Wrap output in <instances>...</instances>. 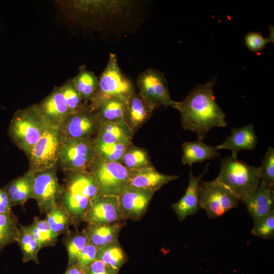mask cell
<instances>
[{"mask_svg":"<svg viewBox=\"0 0 274 274\" xmlns=\"http://www.w3.org/2000/svg\"><path fill=\"white\" fill-rule=\"evenodd\" d=\"M214 83L213 80L193 88L178 108L183 128L195 133L201 141L212 128L227 126L225 114L215 100Z\"/></svg>","mask_w":274,"mask_h":274,"instance_id":"6da1fadb","label":"cell"},{"mask_svg":"<svg viewBox=\"0 0 274 274\" xmlns=\"http://www.w3.org/2000/svg\"><path fill=\"white\" fill-rule=\"evenodd\" d=\"M138 2L126 0L63 1L64 7L76 22L105 30L129 22L137 12Z\"/></svg>","mask_w":274,"mask_h":274,"instance_id":"7a4b0ae2","label":"cell"},{"mask_svg":"<svg viewBox=\"0 0 274 274\" xmlns=\"http://www.w3.org/2000/svg\"><path fill=\"white\" fill-rule=\"evenodd\" d=\"M58 205L66 212L77 228L84 222L93 199L99 194L97 185L87 170L65 172Z\"/></svg>","mask_w":274,"mask_h":274,"instance_id":"3957f363","label":"cell"},{"mask_svg":"<svg viewBox=\"0 0 274 274\" xmlns=\"http://www.w3.org/2000/svg\"><path fill=\"white\" fill-rule=\"evenodd\" d=\"M48 125L36 104H33L15 112L9 124L8 135L28 157Z\"/></svg>","mask_w":274,"mask_h":274,"instance_id":"277c9868","label":"cell"},{"mask_svg":"<svg viewBox=\"0 0 274 274\" xmlns=\"http://www.w3.org/2000/svg\"><path fill=\"white\" fill-rule=\"evenodd\" d=\"M217 181L241 199L260 183L258 167L232 156L221 159Z\"/></svg>","mask_w":274,"mask_h":274,"instance_id":"5b68a950","label":"cell"},{"mask_svg":"<svg viewBox=\"0 0 274 274\" xmlns=\"http://www.w3.org/2000/svg\"><path fill=\"white\" fill-rule=\"evenodd\" d=\"M88 171L100 194L118 196L128 186L129 169L121 163L108 161L97 155Z\"/></svg>","mask_w":274,"mask_h":274,"instance_id":"8992f818","label":"cell"},{"mask_svg":"<svg viewBox=\"0 0 274 274\" xmlns=\"http://www.w3.org/2000/svg\"><path fill=\"white\" fill-rule=\"evenodd\" d=\"M199 206L210 219L220 217L238 205L240 199L216 179L201 180L199 187Z\"/></svg>","mask_w":274,"mask_h":274,"instance_id":"52a82bcc","label":"cell"},{"mask_svg":"<svg viewBox=\"0 0 274 274\" xmlns=\"http://www.w3.org/2000/svg\"><path fill=\"white\" fill-rule=\"evenodd\" d=\"M94 138L62 139L57 164L64 172L87 170L97 156Z\"/></svg>","mask_w":274,"mask_h":274,"instance_id":"ba28073f","label":"cell"},{"mask_svg":"<svg viewBox=\"0 0 274 274\" xmlns=\"http://www.w3.org/2000/svg\"><path fill=\"white\" fill-rule=\"evenodd\" d=\"M139 94L153 109L168 106L178 110L179 102L170 98L166 80L159 70L149 68L137 77Z\"/></svg>","mask_w":274,"mask_h":274,"instance_id":"9c48e42d","label":"cell"},{"mask_svg":"<svg viewBox=\"0 0 274 274\" xmlns=\"http://www.w3.org/2000/svg\"><path fill=\"white\" fill-rule=\"evenodd\" d=\"M61 142L58 128L48 125L27 157L28 170L36 173L56 166Z\"/></svg>","mask_w":274,"mask_h":274,"instance_id":"30bf717a","label":"cell"},{"mask_svg":"<svg viewBox=\"0 0 274 274\" xmlns=\"http://www.w3.org/2000/svg\"><path fill=\"white\" fill-rule=\"evenodd\" d=\"M98 81V88L92 100L112 97L127 99L135 90L131 82L122 74L117 55L114 53L110 54L107 64Z\"/></svg>","mask_w":274,"mask_h":274,"instance_id":"8fae6325","label":"cell"},{"mask_svg":"<svg viewBox=\"0 0 274 274\" xmlns=\"http://www.w3.org/2000/svg\"><path fill=\"white\" fill-rule=\"evenodd\" d=\"M102 123L100 117L90 108L88 104L70 114L58 129L62 139L94 138Z\"/></svg>","mask_w":274,"mask_h":274,"instance_id":"7c38bea8","label":"cell"},{"mask_svg":"<svg viewBox=\"0 0 274 274\" xmlns=\"http://www.w3.org/2000/svg\"><path fill=\"white\" fill-rule=\"evenodd\" d=\"M57 166L35 173L33 198L42 214H46L58 206L61 185L57 175Z\"/></svg>","mask_w":274,"mask_h":274,"instance_id":"4fadbf2b","label":"cell"},{"mask_svg":"<svg viewBox=\"0 0 274 274\" xmlns=\"http://www.w3.org/2000/svg\"><path fill=\"white\" fill-rule=\"evenodd\" d=\"M153 191L128 186L118 196L123 220H139L146 212L154 194Z\"/></svg>","mask_w":274,"mask_h":274,"instance_id":"5bb4252c","label":"cell"},{"mask_svg":"<svg viewBox=\"0 0 274 274\" xmlns=\"http://www.w3.org/2000/svg\"><path fill=\"white\" fill-rule=\"evenodd\" d=\"M118 196L98 194L92 200L84 222L87 224H110L122 221Z\"/></svg>","mask_w":274,"mask_h":274,"instance_id":"9a60e30c","label":"cell"},{"mask_svg":"<svg viewBox=\"0 0 274 274\" xmlns=\"http://www.w3.org/2000/svg\"><path fill=\"white\" fill-rule=\"evenodd\" d=\"M36 105L47 123L57 128L70 115L60 86L55 87L49 95Z\"/></svg>","mask_w":274,"mask_h":274,"instance_id":"2e32d148","label":"cell"},{"mask_svg":"<svg viewBox=\"0 0 274 274\" xmlns=\"http://www.w3.org/2000/svg\"><path fill=\"white\" fill-rule=\"evenodd\" d=\"M241 201L245 205L253 220L258 219L274 209L273 188L268 187L260 182Z\"/></svg>","mask_w":274,"mask_h":274,"instance_id":"e0dca14e","label":"cell"},{"mask_svg":"<svg viewBox=\"0 0 274 274\" xmlns=\"http://www.w3.org/2000/svg\"><path fill=\"white\" fill-rule=\"evenodd\" d=\"M128 186L155 192L163 186L177 180L178 176L168 175L157 171L153 166L129 170Z\"/></svg>","mask_w":274,"mask_h":274,"instance_id":"ac0fdd59","label":"cell"},{"mask_svg":"<svg viewBox=\"0 0 274 274\" xmlns=\"http://www.w3.org/2000/svg\"><path fill=\"white\" fill-rule=\"evenodd\" d=\"M209 164L204 172L198 176H194L190 170L189 184L185 193L178 201L172 205V208L179 221H183L188 216L194 215L200 209L198 198L199 183L208 170Z\"/></svg>","mask_w":274,"mask_h":274,"instance_id":"d6986e66","label":"cell"},{"mask_svg":"<svg viewBox=\"0 0 274 274\" xmlns=\"http://www.w3.org/2000/svg\"><path fill=\"white\" fill-rule=\"evenodd\" d=\"M230 135L217 146V149H228L231 155L237 157V153L242 150H253L257 144L258 138L254 126L247 124L240 128H232Z\"/></svg>","mask_w":274,"mask_h":274,"instance_id":"ffe728a7","label":"cell"},{"mask_svg":"<svg viewBox=\"0 0 274 274\" xmlns=\"http://www.w3.org/2000/svg\"><path fill=\"white\" fill-rule=\"evenodd\" d=\"M154 110L134 90L126 101L124 121L134 133L152 116Z\"/></svg>","mask_w":274,"mask_h":274,"instance_id":"44dd1931","label":"cell"},{"mask_svg":"<svg viewBox=\"0 0 274 274\" xmlns=\"http://www.w3.org/2000/svg\"><path fill=\"white\" fill-rule=\"evenodd\" d=\"M125 223L122 221L110 224H87L83 229L88 243L98 249L118 241Z\"/></svg>","mask_w":274,"mask_h":274,"instance_id":"7402d4cb","label":"cell"},{"mask_svg":"<svg viewBox=\"0 0 274 274\" xmlns=\"http://www.w3.org/2000/svg\"><path fill=\"white\" fill-rule=\"evenodd\" d=\"M127 100L119 97H107L92 100L89 106L102 122H119L124 121Z\"/></svg>","mask_w":274,"mask_h":274,"instance_id":"603a6c76","label":"cell"},{"mask_svg":"<svg viewBox=\"0 0 274 274\" xmlns=\"http://www.w3.org/2000/svg\"><path fill=\"white\" fill-rule=\"evenodd\" d=\"M34 176V172L28 170L23 175L12 180L4 187L12 207L23 206L28 199L33 198Z\"/></svg>","mask_w":274,"mask_h":274,"instance_id":"cb8c5ba5","label":"cell"},{"mask_svg":"<svg viewBox=\"0 0 274 274\" xmlns=\"http://www.w3.org/2000/svg\"><path fill=\"white\" fill-rule=\"evenodd\" d=\"M134 132L124 121L103 122L93 139L94 143L132 142Z\"/></svg>","mask_w":274,"mask_h":274,"instance_id":"d4e9b609","label":"cell"},{"mask_svg":"<svg viewBox=\"0 0 274 274\" xmlns=\"http://www.w3.org/2000/svg\"><path fill=\"white\" fill-rule=\"evenodd\" d=\"M182 162L191 166L194 163L212 160L219 155L217 146H211L203 141L185 142L182 145Z\"/></svg>","mask_w":274,"mask_h":274,"instance_id":"484cf974","label":"cell"},{"mask_svg":"<svg viewBox=\"0 0 274 274\" xmlns=\"http://www.w3.org/2000/svg\"><path fill=\"white\" fill-rule=\"evenodd\" d=\"M72 79L82 101L85 104H89L97 89L98 78L85 65H82L79 67L77 75Z\"/></svg>","mask_w":274,"mask_h":274,"instance_id":"4316f807","label":"cell"},{"mask_svg":"<svg viewBox=\"0 0 274 274\" xmlns=\"http://www.w3.org/2000/svg\"><path fill=\"white\" fill-rule=\"evenodd\" d=\"M20 226L13 212L0 213V253L7 246L17 243L20 233Z\"/></svg>","mask_w":274,"mask_h":274,"instance_id":"83f0119b","label":"cell"},{"mask_svg":"<svg viewBox=\"0 0 274 274\" xmlns=\"http://www.w3.org/2000/svg\"><path fill=\"white\" fill-rule=\"evenodd\" d=\"M96 259L119 270L127 260V256L118 241L98 249Z\"/></svg>","mask_w":274,"mask_h":274,"instance_id":"f1b7e54d","label":"cell"},{"mask_svg":"<svg viewBox=\"0 0 274 274\" xmlns=\"http://www.w3.org/2000/svg\"><path fill=\"white\" fill-rule=\"evenodd\" d=\"M26 227L41 248L55 245L58 235L52 231L45 219L35 217L32 223Z\"/></svg>","mask_w":274,"mask_h":274,"instance_id":"f546056e","label":"cell"},{"mask_svg":"<svg viewBox=\"0 0 274 274\" xmlns=\"http://www.w3.org/2000/svg\"><path fill=\"white\" fill-rule=\"evenodd\" d=\"M17 243L21 249L23 262L32 261L39 264L38 254L41 248L26 226L20 225V233Z\"/></svg>","mask_w":274,"mask_h":274,"instance_id":"4dcf8cb0","label":"cell"},{"mask_svg":"<svg viewBox=\"0 0 274 274\" xmlns=\"http://www.w3.org/2000/svg\"><path fill=\"white\" fill-rule=\"evenodd\" d=\"M93 144L98 156L108 161L121 163L123 156L132 145V142Z\"/></svg>","mask_w":274,"mask_h":274,"instance_id":"1f68e13d","label":"cell"},{"mask_svg":"<svg viewBox=\"0 0 274 274\" xmlns=\"http://www.w3.org/2000/svg\"><path fill=\"white\" fill-rule=\"evenodd\" d=\"M87 243L86 236L83 230L81 232L70 231L65 234L64 244L68 254V267L77 263L79 255Z\"/></svg>","mask_w":274,"mask_h":274,"instance_id":"d6a6232c","label":"cell"},{"mask_svg":"<svg viewBox=\"0 0 274 274\" xmlns=\"http://www.w3.org/2000/svg\"><path fill=\"white\" fill-rule=\"evenodd\" d=\"M47 222L52 231L59 235L68 233L69 227L73 225L71 219L65 211L58 205L46 214Z\"/></svg>","mask_w":274,"mask_h":274,"instance_id":"836d02e7","label":"cell"},{"mask_svg":"<svg viewBox=\"0 0 274 274\" xmlns=\"http://www.w3.org/2000/svg\"><path fill=\"white\" fill-rule=\"evenodd\" d=\"M122 164L128 169H138L153 165L147 152L133 144L123 156Z\"/></svg>","mask_w":274,"mask_h":274,"instance_id":"e575fe53","label":"cell"},{"mask_svg":"<svg viewBox=\"0 0 274 274\" xmlns=\"http://www.w3.org/2000/svg\"><path fill=\"white\" fill-rule=\"evenodd\" d=\"M60 88L65 99L69 114L75 113L88 105L84 104L82 101L75 87L72 78L67 80L60 86Z\"/></svg>","mask_w":274,"mask_h":274,"instance_id":"d590c367","label":"cell"},{"mask_svg":"<svg viewBox=\"0 0 274 274\" xmlns=\"http://www.w3.org/2000/svg\"><path fill=\"white\" fill-rule=\"evenodd\" d=\"M251 233L255 236L264 239L273 238L274 209L266 216L254 220Z\"/></svg>","mask_w":274,"mask_h":274,"instance_id":"8d00e7d4","label":"cell"},{"mask_svg":"<svg viewBox=\"0 0 274 274\" xmlns=\"http://www.w3.org/2000/svg\"><path fill=\"white\" fill-rule=\"evenodd\" d=\"M260 182L270 188L274 187V149L269 147L261 165L258 167Z\"/></svg>","mask_w":274,"mask_h":274,"instance_id":"74e56055","label":"cell"},{"mask_svg":"<svg viewBox=\"0 0 274 274\" xmlns=\"http://www.w3.org/2000/svg\"><path fill=\"white\" fill-rule=\"evenodd\" d=\"M271 29L268 37L264 38L259 32H250L245 37L244 41L246 47L251 51L258 52L261 51L270 42L274 41L273 27Z\"/></svg>","mask_w":274,"mask_h":274,"instance_id":"f35d334b","label":"cell"},{"mask_svg":"<svg viewBox=\"0 0 274 274\" xmlns=\"http://www.w3.org/2000/svg\"><path fill=\"white\" fill-rule=\"evenodd\" d=\"M98 248L87 243L78 259L77 264L80 267L87 269L96 259Z\"/></svg>","mask_w":274,"mask_h":274,"instance_id":"ab89813d","label":"cell"},{"mask_svg":"<svg viewBox=\"0 0 274 274\" xmlns=\"http://www.w3.org/2000/svg\"><path fill=\"white\" fill-rule=\"evenodd\" d=\"M119 270L96 259L86 269L85 274H118Z\"/></svg>","mask_w":274,"mask_h":274,"instance_id":"60d3db41","label":"cell"},{"mask_svg":"<svg viewBox=\"0 0 274 274\" xmlns=\"http://www.w3.org/2000/svg\"><path fill=\"white\" fill-rule=\"evenodd\" d=\"M9 196L3 188H0V213L10 214L12 212Z\"/></svg>","mask_w":274,"mask_h":274,"instance_id":"b9f144b4","label":"cell"},{"mask_svg":"<svg viewBox=\"0 0 274 274\" xmlns=\"http://www.w3.org/2000/svg\"><path fill=\"white\" fill-rule=\"evenodd\" d=\"M86 269L83 268L77 264L68 267L64 274H85Z\"/></svg>","mask_w":274,"mask_h":274,"instance_id":"7bdbcfd3","label":"cell"}]
</instances>
